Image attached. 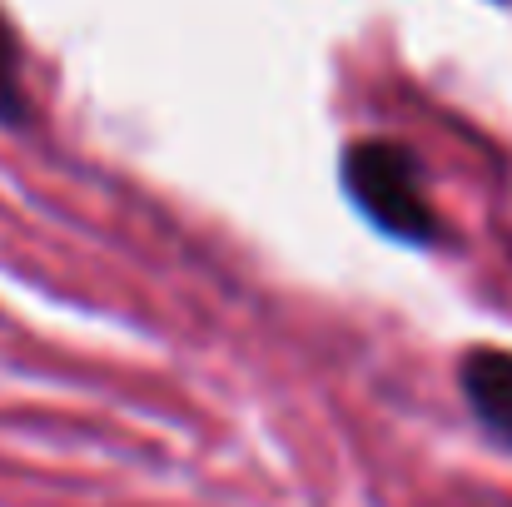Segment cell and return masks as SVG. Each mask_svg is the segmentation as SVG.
Returning <instances> with one entry per match:
<instances>
[{"mask_svg": "<svg viewBox=\"0 0 512 507\" xmlns=\"http://www.w3.org/2000/svg\"><path fill=\"white\" fill-rule=\"evenodd\" d=\"M458 383H463V398H468L473 418L493 438L512 443V353L508 348H473L458 363Z\"/></svg>", "mask_w": 512, "mask_h": 507, "instance_id": "cell-2", "label": "cell"}, {"mask_svg": "<svg viewBox=\"0 0 512 507\" xmlns=\"http://www.w3.org/2000/svg\"><path fill=\"white\" fill-rule=\"evenodd\" d=\"M25 120H30V100H25V75H20V45L0 15V125H25Z\"/></svg>", "mask_w": 512, "mask_h": 507, "instance_id": "cell-3", "label": "cell"}, {"mask_svg": "<svg viewBox=\"0 0 512 507\" xmlns=\"http://www.w3.org/2000/svg\"><path fill=\"white\" fill-rule=\"evenodd\" d=\"M343 189L383 234L408 239V244H433L438 239V214L428 204L423 165L408 145H398V140H353L343 150Z\"/></svg>", "mask_w": 512, "mask_h": 507, "instance_id": "cell-1", "label": "cell"}]
</instances>
